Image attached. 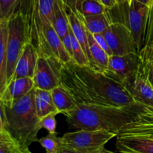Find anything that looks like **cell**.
<instances>
[{
  "label": "cell",
  "instance_id": "6da1fadb",
  "mask_svg": "<svg viewBox=\"0 0 153 153\" xmlns=\"http://www.w3.org/2000/svg\"><path fill=\"white\" fill-rule=\"evenodd\" d=\"M61 81L78 104L123 106L136 103L122 84L73 61L63 64Z\"/></svg>",
  "mask_w": 153,
  "mask_h": 153
},
{
  "label": "cell",
  "instance_id": "7a4b0ae2",
  "mask_svg": "<svg viewBox=\"0 0 153 153\" xmlns=\"http://www.w3.org/2000/svg\"><path fill=\"white\" fill-rule=\"evenodd\" d=\"M146 109V106L137 102L123 106L78 104L63 114L72 130H106L118 134Z\"/></svg>",
  "mask_w": 153,
  "mask_h": 153
},
{
  "label": "cell",
  "instance_id": "3957f363",
  "mask_svg": "<svg viewBox=\"0 0 153 153\" xmlns=\"http://www.w3.org/2000/svg\"><path fill=\"white\" fill-rule=\"evenodd\" d=\"M34 88L16 102L12 107H5L6 130L22 149L37 142L38 123L34 103Z\"/></svg>",
  "mask_w": 153,
  "mask_h": 153
},
{
  "label": "cell",
  "instance_id": "277c9868",
  "mask_svg": "<svg viewBox=\"0 0 153 153\" xmlns=\"http://www.w3.org/2000/svg\"><path fill=\"white\" fill-rule=\"evenodd\" d=\"M149 7L136 0H124L107 9L106 14L111 23L120 22L127 27L134 38L137 53L144 44L145 32Z\"/></svg>",
  "mask_w": 153,
  "mask_h": 153
},
{
  "label": "cell",
  "instance_id": "5b68a950",
  "mask_svg": "<svg viewBox=\"0 0 153 153\" xmlns=\"http://www.w3.org/2000/svg\"><path fill=\"white\" fill-rule=\"evenodd\" d=\"M7 81H11L15 68L28 40V27L23 10L16 7L7 19Z\"/></svg>",
  "mask_w": 153,
  "mask_h": 153
},
{
  "label": "cell",
  "instance_id": "8992f818",
  "mask_svg": "<svg viewBox=\"0 0 153 153\" xmlns=\"http://www.w3.org/2000/svg\"><path fill=\"white\" fill-rule=\"evenodd\" d=\"M117 134L106 130H78L65 133L61 136L62 145L79 153H97Z\"/></svg>",
  "mask_w": 153,
  "mask_h": 153
},
{
  "label": "cell",
  "instance_id": "52a82bcc",
  "mask_svg": "<svg viewBox=\"0 0 153 153\" xmlns=\"http://www.w3.org/2000/svg\"><path fill=\"white\" fill-rule=\"evenodd\" d=\"M35 48L40 56L54 57L63 64L73 61L50 22L43 23Z\"/></svg>",
  "mask_w": 153,
  "mask_h": 153
},
{
  "label": "cell",
  "instance_id": "ba28073f",
  "mask_svg": "<svg viewBox=\"0 0 153 153\" xmlns=\"http://www.w3.org/2000/svg\"><path fill=\"white\" fill-rule=\"evenodd\" d=\"M63 63L52 56L39 55L33 80L34 88L51 91L61 85V70Z\"/></svg>",
  "mask_w": 153,
  "mask_h": 153
},
{
  "label": "cell",
  "instance_id": "9c48e42d",
  "mask_svg": "<svg viewBox=\"0 0 153 153\" xmlns=\"http://www.w3.org/2000/svg\"><path fill=\"white\" fill-rule=\"evenodd\" d=\"M140 63L141 58L137 52H130L123 56H111L105 74L124 86L137 73Z\"/></svg>",
  "mask_w": 153,
  "mask_h": 153
},
{
  "label": "cell",
  "instance_id": "30bf717a",
  "mask_svg": "<svg viewBox=\"0 0 153 153\" xmlns=\"http://www.w3.org/2000/svg\"><path fill=\"white\" fill-rule=\"evenodd\" d=\"M102 34L114 56L137 52L131 32L123 24L120 22L111 23Z\"/></svg>",
  "mask_w": 153,
  "mask_h": 153
},
{
  "label": "cell",
  "instance_id": "8fae6325",
  "mask_svg": "<svg viewBox=\"0 0 153 153\" xmlns=\"http://www.w3.org/2000/svg\"><path fill=\"white\" fill-rule=\"evenodd\" d=\"M124 86L137 103L153 108V87L143 73L141 63L137 73L126 82Z\"/></svg>",
  "mask_w": 153,
  "mask_h": 153
},
{
  "label": "cell",
  "instance_id": "7c38bea8",
  "mask_svg": "<svg viewBox=\"0 0 153 153\" xmlns=\"http://www.w3.org/2000/svg\"><path fill=\"white\" fill-rule=\"evenodd\" d=\"M115 146L120 153H153V139L141 135L117 134Z\"/></svg>",
  "mask_w": 153,
  "mask_h": 153
},
{
  "label": "cell",
  "instance_id": "4fadbf2b",
  "mask_svg": "<svg viewBox=\"0 0 153 153\" xmlns=\"http://www.w3.org/2000/svg\"><path fill=\"white\" fill-rule=\"evenodd\" d=\"M34 88L33 78L21 77L15 79L7 84L0 100L5 107H12Z\"/></svg>",
  "mask_w": 153,
  "mask_h": 153
},
{
  "label": "cell",
  "instance_id": "5bb4252c",
  "mask_svg": "<svg viewBox=\"0 0 153 153\" xmlns=\"http://www.w3.org/2000/svg\"><path fill=\"white\" fill-rule=\"evenodd\" d=\"M38 57L39 53L34 45L30 42L25 44L16 63L11 81L21 77L33 78Z\"/></svg>",
  "mask_w": 153,
  "mask_h": 153
},
{
  "label": "cell",
  "instance_id": "9a60e30c",
  "mask_svg": "<svg viewBox=\"0 0 153 153\" xmlns=\"http://www.w3.org/2000/svg\"><path fill=\"white\" fill-rule=\"evenodd\" d=\"M117 134L141 135L153 139V108L146 106L133 122L126 124Z\"/></svg>",
  "mask_w": 153,
  "mask_h": 153
},
{
  "label": "cell",
  "instance_id": "2e32d148",
  "mask_svg": "<svg viewBox=\"0 0 153 153\" xmlns=\"http://www.w3.org/2000/svg\"><path fill=\"white\" fill-rule=\"evenodd\" d=\"M86 31L90 50V56L88 58L89 65L88 66L96 71L105 74L108 68L109 56L97 44L93 34L87 29Z\"/></svg>",
  "mask_w": 153,
  "mask_h": 153
},
{
  "label": "cell",
  "instance_id": "e0dca14e",
  "mask_svg": "<svg viewBox=\"0 0 153 153\" xmlns=\"http://www.w3.org/2000/svg\"><path fill=\"white\" fill-rule=\"evenodd\" d=\"M36 114L39 118H41L51 113L59 114L52 99L50 91L34 88V98Z\"/></svg>",
  "mask_w": 153,
  "mask_h": 153
},
{
  "label": "cell",
  "instance_id": "ac0fdd59",
  "mask_svg": "<svg viewBox=\"0 0 153 153\" xmlns=\"http://www.w3.org/2000/svg\"><path fill=\"white\" fill-rule=\"evenodd\" d=\"M7 20H2L0 26V99L7 86Z\"/></svg>",
  "mask_w": 153,
  "mask_h": 153
},
{
  "label": "cell",
  "instance_id": "d6986e66",
  "mask_svg": "<svg viewBox=\"0 0 153 153\" xmlns=\"http://www.w3.org/2000/svg\"><path fill=\"white\" fill-rule=\"evenodd\" d=\"M50 22L61 39L69 32L68 13L63 0H55L53 16Z\"/></svg>",
  "mask_w": 153,
  "mask_h": 153
},
{
  "label": "cell",
  "instance_id": "ffe728a7",
  "mask_svg": "<svg viewBox=\"0 0 153 153\" xmlns=\"http://www.w3.org/2000/svg\"><path fill=\"white\" fill-rule=\"evenodd\" d=\"M52 99L59 113L70 111L78 105L71 93L63 85H59L51 90Z\"/></svg>",
  "mask_w": 153,
  "mask_h": 153
},
{
  "label": "cell",
  "instance_id": "44dd1931",
  "mask_svg": "<svg viewBox=\"0 0 153 153\" xmlns=\"http://www.w3.org/2000/svg\"><path fill=\"white\" fill-rule=\"evenodd\" d=\"M67 13H68L69 25H70V28L74 34L75 37L76 38L78 41L82 46V49L85 51L88 59L90 56V50L89 46H88V34H87L86 28H85L82 20L73 12L67 10Z\"/></svg>",
  "mask_w": 153,
  "mask_h": 153
},
{
  "label": "cell",
  "instance_id": "7402d4cb",
  "mask_svg": "<svg viewBox=\"0 0 153 153\" xmlns=\"http://www.w3.org/2000/svg\"><path fill=\"white\" fill-rule=\"evenodd\" d=\"M77 16L83 22L85 28L92 34H102L111 24L106 14L91 16H83L81 15Z\"/></svg>",
  "mask_w": 153,
  "mask_h": 153
},
{
  "label": "cell",
  "instance_id": "603a6c76",
  "mask_svg": "<svg viewBox=\"0 0 153 153\" xmlns=\"http://www.w3.org/2000/svg\"><path fill=\"white\" fill-rule=\"evenodd\" d=\"M107 8L100 0H85L81 3L76 16H91L105 14Z\"/></svg>",
  "mask_w": 153,
  "mask_h": 153
},
{
  "label": "cell",
  "instance_id": "cb8c5ba5",
  "mask_svg": "<svg viewBox=\"0 0 153 153\" xmlns=\"http://www.w3.org/2000/svg\"><path fill=\"white\" fill-rule=\"evenodd\" d=\"M37 142L46 150V153H57L62 146L61 137L58 136V133L48 134L46 136L37 140Z\"/></svg>",
  "mask_w": 153,
  "mask_h": 153
},
{
  "label": "cell",
  "instance_id": "d4e9b609",
  "mask_svg": "<svg viewBox=\"0 0 153 153\" xmlns=\"http://www.w3.org/2000/svg\"><path fill=\"white\" fill-rule=\"evenodd\" d=\"M69 32H70V38H71L72 47H73V61L78 65L88 66L89 62H88V57L79 42L75 37L70 27L69 28Z\"/></svg>",
  "mask_w": 153,
  "mask_h": 153
},
{
  "label": "cell",
  "instance_id": "484cf974",
  "mask_svg": "<svg viewBox=\"0 0 153 153\" xmlns=\"http://www.w3.org/2000/svg\"><path fill=\"white\" fill-rule=\"evenodd\" d=\"M58 114L51 113L40 118L38 123L39 129H46L49 134L56 133L57 121L55 116Z\"/></svg>",
  "mask_w": 153,
  "mask_h": 153
},
{
  "label": "cell",
  "instance_id": "4316f807",
  "mask_svg": "<svg viewBox=\"0 0 153 153\" xmlns=\"http://www.w3.org/2000/svg\"><path fill=\"white\" fill-rule=\"evenodd\" d=\"M153 46V2L152 5L149 7V14H148L147 22H146V32H145L144 44H143V47H145V46Z\"/></svg>",
  "mask_w": 153,
  "mask_h": 153
},
{
  "label": "cell",
  "instance_id": "83f0119b",
  "mask_svg": "<svg viewBox=\"0 0 153 153\" xmlns=\"http://www.w3.org/2000/svg\"><path fill=\"white\" fill-rule=\"evenodd\" d=\"M20 0H0L3 20H7L12 14Z\"/></svg>",
  "mask_w": 153,
  "mask_h": 153
},
{
  "label": "cell",
  "instance_id": "f1b7e54d",
  "mask_svg": "<svg viewBox=\"0 0 153 153\" xmlns=\"http://www.w3.org/2000/svg\"><path fill=\"white\" fill-rule=\"evenodd\" d=\"M0 153H23V149L15 141H1Z\"/></svg>",
  "mask_w": 153,
  "mask_h": 153
},
{
  "label": "cell",
  "instance_id": "f546056e",
  "mask_svg": "<svg viewBox=\"0 0 153 153\" xmlns=\"http://www.w3.org/2000/svg\"><path fill=\"white\" fill-rule=\"evenodd\" d=\"M141 67L146 79L153 87V64L149 62L141 59Z\"/></svg>",
  "mask_w": 153,
  "mask_h": 153
},
{
  "label": "cell",
  "instance_id": "4dcf8cb0",
  "mask_svg": "<svg viewBox=\"0 0 153 153\" xmlns=\"http://www.w3.org/2000/svg\"><path fill=\"white\" fill-rule=\"evenodd\" d=\"M93 36H94V39H95L96 41L97 42V44L104 50L105 52L109 56H113V53H112L110 47H109L108 44L107 40H106L105 38L104 37L102 33V34H93Z\"/></svg>",
  "mask_w": 153,
  "mask_h": 153
},
{
  "label": "cell",
  "instance_id": "1f68e13d",
  "mask_svg": "<svg viewBox=\"0 0 153 153\" xmlns=\"http://www.w3.org/2000/svg\"><path fill=\"white\" fill-rule=\"evenodd\" d=\"M140 58L153 64V46H145L139 52Z\"/></svg>",
  "mask_w": 153,
  "mask_h": 153
},
{
  "label": "cell",
  "instance_id": "d6a6232c",
  "mask_svg": "<svg viewBox=\"0 0 153 153\" xmlns=\"http://www.w3.org/2000/svg\"><path fill=\"white\" fill-rule=\"evenodd\" d=\"M63 1H64L67 10H71L75 14H77L78 9L80 6L81 3L85 0H63Z\"/></svg>",
  "mask_w": 153,
  "mask_h": 153
},
{
  "label": "cell",
  "instance_id": "836d02e7",
  "mask_svg": "<svg viewBox=\"0 0 153 153\" xmlns=\"http://www.w3.org/2000/svg\"><path fill=\"white\" fill-rule=\"evenodd\" d=\"M61 40H62L63 44H64L66 50H67V52L70 54L72 59H73V47H72V41H71V38H70V32H68L66 34V35L64 36Z\"/></svg>",
  "mask_w": 153,
  "mask_h": 153
},
{
  "label": "cell",
  "instance_id": "e575fe53",
  "mask_svg": "<svg viewBox=\"0 0 153 153\" xmlns=\"http://www.w3.org/2000/svg\"><path fill=\"white\" fill-rule=\"evenodd\" d=\"M0 128L6 130L5 107L1 100H0Z\"/></svg>",
  "mask_w": 153,
  "mask_h": 153
},
{
  "label": "cell",
  "instance_id": "d590c367",
  "mask_svg": "<svg viewBox=\"0 0 153 153\" xmlns=\"http://www.w3.org/2000/svg\"><path fill=\"white\" fill-rule=\"evenodd\" d=\"M1 141H14L10 134L6 130L0 128V142Z\"/></svg>",
  "mask_w": 153,
  "mask_h": 153
},
{
  "label": "cell",
  "instance_id": "8d00e7d4",
  "mask_svg": "<svg viewBox=\"0 0 153 153\" xmlns=\"http://www.w3.org/2000/svg\"><path fill=\"white\" fill-rule=\"evenodd\" d=\"M108 9L112 8L117 4V0H100Z\"/></svg>",
  "mask_w": 153,
  "mask_h": 153
},
{
  "label": "cell",
  "instance_id": "74e56055",
  "mask_svg": "<svg viewBox=\"0 0 153 153\" xmlns=\"http://www.w3.org/2000/svg\"><path fill=\"white\" fill-rule=\"evenodd\" d=\"M57 153H79V152H78L77 151H76V150L73 149V148H70V147L65 146H62Z\"/></svg>",
  "mask_w": 153,
  "mask_h": 153
},
{
  "label": "cell",
  "instance_id": "f35d334b",
  "mask_svg": "<svg viewBox=\"0 0 153 153\" xmlns=\"http://www.w3.org/2000/svg\"><path fill=\"white\" fill-rule=\"evenodd\" d=\"M136 1L142 3L143 4H146L148 7H150L153 2V0H136Z\"/></svg>",
  "mask_w": 153,
  "mask_h": 153
},
{
  "label": "cell",
  "instance_id": "ab89813d",
  "mask_svg": "<svg viewBox=\"0 0 153 153\" xmlns=\"http://www.w3.org/2000/svg\"><path fill=\"white\" fill-rule=\"evenodd\" d=\"M97 153H115V152H111V151H109V150L106 149L105 148H104Z\"/></svg>",
  "mask_w": 153,
  "mask_h": 153
},
{
  "label": "cell",
  "instance_id": "60d3db41",
  "mask_svg": "<svg viewBox=\"0 0 153 153\" xmlns=\"http://www.w3.org/2000/svg\"><path fill=\"white\" fill-rule=\"evenodd\" d=\"M23 153H32V152L30 151L29 148H27V149H24L23 150Z\"/></svg>",
  "mask_w": 153,
  "mask_h": 153
},
{
  "label": "cell",
  "instance_id": "b9f144b4",
  "mask_svg": "<svg viewBox=\"0 0 153 153\" xmlns=\"http://www.w3.org/2000/svg\"><path fill=\"white\" fill-rule=\"evenodd\" d=\"M123 1H124V0H117V3L120 2H123Z\"/></svg>",
  "mask_w": 153,
  "mask_h": 153
},
{
  "label": "cell",
  "instance_id": "7bdbcfd3",
  "mask_svg": "<svg viewBox=\"0 0 153 153\" xmlns=\"http://www.w3.org/2000/svg\"><path fill=\"white\" fill-rule=\"evenodd\" d=\"M1 20H0V26H1Z\"/></svg>",
  "mask_w": 153,
  "mask_h": 153
}]
</instances>
